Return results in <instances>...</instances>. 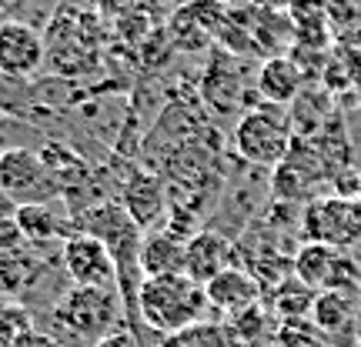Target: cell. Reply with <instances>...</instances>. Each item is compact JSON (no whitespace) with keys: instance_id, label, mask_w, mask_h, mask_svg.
Returning a JSON list of instances; mask_svg holds the SVG:
<instances>
[{"instance_id":"1","label":"cell","mask_w":361,"mask_h":347,"mask_svg":"<svg viewBox=\"0 0 361 347\" xmlns=\"http://www.w3.org/2000/svg\"><path fill=\"white\" fill-rule=\"evenodd\" d=\"M207 308V294L201 284L188 274H164V277H144L137 291V314L157 334H178L184 327L201 321Z\"/></svg>"},{"instance_id":"2","label":"cell","mask_w":361,"mask_h":347,"mask_svg":"<svg viewBox=\"0 0 361 347\" xmlns=\"http://www.w3.org/2000/svg\"><path fill=\"white\" fill-rule=\"evenodd\" d=\"M295 144V124L284 107L261 103L247 111L234 127V151L255 168H278L291 154Z\"/></svg>"},{"instance_id":"3","label":"cell","mask_w":361,"mask_h":347,"mask_svg":"<svg viewBox=\"0 0 361 347\" xmlns=\"http://www.w3.org/2000/svg\"><path fill=\"white\" fill-rule=\"evenodd\" d=\"M78 231L80 234H94L117 264V284L124 277V270L137 267L141 270V244H144V231L130 220V214L124 210V204L114 201H104V204L87 207L78 217Z\"/></svg>"},{"instance_id":"4","label":"cell","mask_w":361,"mask_h":347,"mask_svg":"<svg viewBox=\"0 0 361 347\" xmlns=\"http://www.w3.org/2000/svg\"><path fill=\"white\" fill-rule=\"evenodd\" d=\"M301 234L311 244L348 251L361 244V197H318L301 214Z\"/></svg>"},{"instance_id":"5","label":"cell","mask_w":361,"mask_h":347,"mask_svg":"<svg viewBox=\"0 0 361 347\" xmlns=\"http://www.w3.org/2000/svg\"><path fill=\"white\" fill-rule=\"evenodd\" d=\"M121 317L114 287H74L57 304V321L84 341H104Z\"/></svg>"},{"instance_id":"6","label":"cell","mask_w":361,"mask_h":347,"mask_svg":"<svg viewBox=\"0 0 361 347\" xmlns=\"http://www.w3.org/2000/svg\"><path fill=\"white\" fill-rule=\"evenodd\" d=\"M0 194L13 207L24 204H51L54 197H61V187L47 174L40 154L27 147H11L0 157Z\"/></svg>"},{"instance_id":"7","label":"cell","mask_w":361,"mask_h":347,"mask_svg":"<svg viewBox=\"0 0 361 347\" xmlns=\"http://www.w3.org/2000/svg\"><path fill=\"white\" fill-rule=\"evenodd\" d=\"M298 281H305L311 291H355L358 287V267L341 251L328 244H305L291 260Z\"/></svg>"},{"instance_id":"8","label":"cell","mask_w":361,"mask_h":347,"mask_svg":"<svg viewBox=\"0 0 361 347\" xmlns=\"http://www.w3.org/2000/svg\"><path fill=\"white\" fill-rule=\"evenodd\" d=\"M61 264L74 287H114L117 284L114 258L94 234H67L61 247Z\"/></svg>"},{"instance_id":"9","label":"cell","mask_w":361,"mask_h":347,"mask_svg":"<svg viewBox=\"0 0 361 347\" xmlns=\"http://www.w3.org/2000/svg\"><path fill=\"white\" fill-rule=\"evenodd\" d=\"M47 57L44 37L24 20H0V74L11 80L37 74Z\"/></svg>"},{"instance_id":"10","label":"cell","mask_w":361,"mask_h":347,"mask_svg":"<svg viewBox=\"0 0 361 347\" xmlns=\"http://www.w3.org/2000/svg\"><path fill=\"white\" fill-rule=\"evenodd\" d=\"M228 267H234V251L218 231H197L184 241V274L194 284L207 287Z\"/></svg>"},{"instance_id":"11","label":"cell","mask_w":361,"mask_h":347,"mask_svg":"<svg viewBox=\"0 0 361 347\" xmlns=\"http://www.w3.org/2000/svg\"><path fill=\"white\" fill-rule=\"evenodd\" d=\"M164 180L157 174H147V170H134L130 180L124 184V210L130 214V220L141 227L144 234H151L157 220L164 217L168 210V197H164Z\"/></svg>"},{"instance_id":"12","label":"cell","mask_w":361,"mask_h":347,"mask_svg":"<svg viewBox=\"0 0 361 347\" xmlns=\"http://www.w3.org/2000/svg\"><path fill=\"white\" fill-rule=\"evenodd\" d=\"M207 294V304L214 310H221V314H228V317H234V314H241V310L255 308L261 297V281L251 274V270L245 267H228L224 274H218L214 281L204 287Z\"/></svg>"},{"instance_id":"13","label":"cell","mask_w":361,"mask_h":347,"mask_svg":"<svg viewBox=\"0 0 361 347\" xmlns=\"http://www.w3.org/2000/svg\"><path fill=\"white\" fill-rule=\"evenodd\" d=\"M301 84H305V70L298 67L295 57H268L255 80L264 103L274 107H291L301 97Z\"/></svg>"},{"instance_id":"14","label":"cell","mask_w":361,"mask_h":347,"mask_svg":"<svg viewBox=\"0 0 361 347\" xmlns=\"http://www.w3.org/2000/svg\"><path fill=\"white\" fill-rule=\"evenodd\" d=\"M201 97L211 111L218 114H228L234 111L241 97H245V80H241V70L224 57V53H214L211 64H207L204 77H201Z\"/></svg>"},{"instance_id":"15","label":"cell","mask_w":361,"mask_h":347,"mask_svg":"<svg viewBox=\"0 0 361 347\" xmlns=\"http://www.w3.org/2000/svg\"><path fill=\"white\" fill-rule=\"evenodd\" d=\"M164 274H184V241L171 231L147 234L141 244V277Z\"/></svg>"},{"instance_id":"16","label":"cell","mask_w":361,"mask_h":347,"mask_svg":"<svg viewBox=\"0 0 361 347\" xmlns=\"http://www.w3.org/2000/svg\"><path fill=\"white\" fill-rule=\"evenodd\" d=\"M40 160H44L47 174L54 177V184L61 187V197H64L67 191H78V187H84V184L90 180L87 160H84L78 151H71L67 144H61V141L44 144V151H40Z\"/></svg>"},{"instance_id":"17","label":"cell","mask_w":361,"mask_h":347,"mask_svg":"<svg viewBox=\"0 0 361 347\" xmlns=\"http://www.w3.org/2000/svg\"><path fill=\"white\" fill-rule=\"evenodd\" d=\"M13 220H17V227H20V234H24V241L27 244H34V247L51 244L54 237L64 231V224L57 220V214H54L47 204L13 207Z\"/></svg>"},{"instance_id":"18","label":"cell","mask_w":361,"mask_h":347,"mask_svg":"<svg viewBox=\"0 0 361 347\" xmlns=\"http://www.w3.org/2000/svg\"><path fill=\"white\" fill-rule=\"evenodd\" d=\"M161 347H231V331L221 327V324L197 321L178 331V334H168Z\"/></svg>"},{"instance_id":"19","label":"cell","mask_w":361,"mask_h":347,"mask_svg":"<svg viewBox=\"0 0 361 347\" xmlns=\"http://www.w3.org/2000/svg\"><path fill=\"white\" fill-rule=\"evenodd\" d=\"M348 291H322L314 297V308H311V317L322 331H338L345 327L351 317V308H348Z\"/></svg>"},{"instance_id":"20","label":"cell","mask_w":361,"mask_h":347,"mask_svg":"<svg viewBox=\"0 0 361 347\" xmlns=\"http://www.w3.org/2000/svg\"><path fill=\"white\" fill-rule=\"evenodd\" d=\"M34 274H37V264L27 260L24 254H0V297L20 294L34 281Z\"/></svg>"},{"instance_id":"21","label":"cell","mask_w":361,"mask_h":347,"mask_svg":"<svg viewBox=\"0 0 361 347\" xmlns=\"http://www.w3.org/2000/svg\"><path fill=\"white\" fill-rule=\"evenodd\" d=\"M24 247V234L17 227V220L11 217H0V254H20Z\"/></svg>"},{"instance_id":"22","label":"cell","mask_w":361,"mask_h":347,"mask_svg":"<svg viewBox=\"0 0 361 347\" xmlns=\"http://www.w3.org/2000/svg\"><path fill=\"white\" fill-rule=\"evenodd\" d=\"M338 47H341V61L348 70L361 67V30H348V37H341Z\"/></svg>"},{"instance_id":"23","label":"cell","mask_w":361,"mask_h":347,"mask_svg":"<svg viewBox=\"0 0 361 347\" xmlns=\"http://www.w3.org/2000/svg\"><path fill=\"white\" fill-rule=\"evenodd\" d=\"M97 347H137V344H134V337H130V334H114V337H104V341H97Z\"/></svg>"},{"instance_id":"24","label":"cell","mask_w":361,"mask_h":347,"mask_svg":"<svg viewBox=\"0 0 361 347\" xmlns=\"http://www.w3.org/2000/svg\"><path fill=\"white\" fill-rule=\"evenodd\" d=\"M358 197H361V187H358Z\"/></svg>"},{"instance_id":"25","label":"cell","mask_w":361,"mask_h":347,"mask_svg":"<svg viewBox=\"0 0 361 347\" xmlns=\"http://www.w3.org/2000/svg\"><path fill=\"white\" fill-rule=\"evenodd\" d=\"M0 157H4V151H0Z\"/></svg>"}]
</instances>
